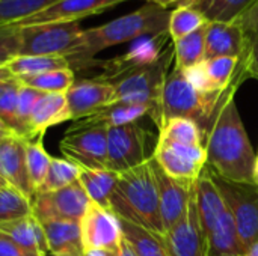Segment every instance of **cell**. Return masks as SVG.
Returning <instances> with one entry per match:
<instances>
[{"label":"cell","mask_w":258,"mask_h":256,"mask_svg":"<svg viewBox=\"0 0 258 256\" xmlns=\"http://www.w3.org/2000/svg\"><path fill=\"white\" fill-rule=\"evenodd\" d=\"M245 78H248L246 72L242 63H239L233 83L222 92L204 128V148L207 152V167L213 174L233 183L257 184V155L234 100L236 91Z\"/></svg>","instance_id":"1"},{"label":"cell","mask_w":258,"mask_h":256,"mask_svg":"<svg viewBox=\"0 0 258 256\" xmlns=\"http://www.w3.org/2000/svg\"><path fill=\"white\" fill-rule=\"evenodd\" d=\"M171 11L147 3L138 11L112 20L106 24L86 29L83 32L82 45L74 56H71L70 65H82L91 62L92 57L113 45L141 39L145 36H159L168 33Z\"/></svg>","instance_id":"2"},{"label":"cell","mask_w":258,"mask_h":256,"mask_svg":"<svg viewBox=\"0 0 258 256\" xmlns=\"http://www.w3.org/2000/svg\"><path fill=\"white\" fill-rule=\"evenodd\" d=\"M109 208L118 219L128 220L156 235L165 234L151 158L147 163L118 175Z\"/></svg>","instance_id":"3"},{"label":"cell","mask_w":258,"mask_h":256,"mask_svg":"<svg viewBox=\"0 0 258 256\" xmlns=\"http://www.w3.org/2000/svg\"><path fill=\"white\" fill-rule=\"evenodd\" d=\"M222 92H203L186 78L183 71L172 68L150 116L157 127L172 118H187L200 124L204 130Z\"/></svg>","instance_id":"4"},{"label":"cell","mask_w":258,"mask_h":256,"mask_svg":"<svg viewBox=\"0 0 258 256\" xmlns=\"http://www.w3.org/2000/svg\"><path fill=\"white\" fill-rule=\"evenodd\" d=\"M174 60V44L171 41V44L163 48L157 60L127 69L104 81L113 84L115 101L145 104L154 110L162 92V86L169 74V68Z\"/></svg>","instance_id":"5"},{"label":"cell","mask_w":258,"mask_h":256,"mask_svg":"<svg viewBox=\"0 0 258 256\" xmlns=\"http://www.w3.org/2000/svg\"><path fill=\"white\" fill-rule=\"evenodd\" d=\"M20 29V53L24 56H63L77 53L83 39V29L77 21L47 23Z\"/></svg>","instance_id":"6"},{"label":"cell","mask_w":258,"mask_h":256,"mask_svg":"<svg viewBox=\"0 0 258 256\" xmlns=\"http://www.w3.org/2000/svg\"><path fill=\"white\" fill-rule=\"evenodd\" d=\"M212 177L234 219L239 237L246 252L248 247L258 241V184L233 183L213 172Z\"/></svg>","instance_id":"7"},{"label":"cell","mask_w":258,"mask_h":256,"mask_svg":"<svg viewBox=\"0 0 258 256\" xmlns=\"http://www.w3.org/2000/svg\"><path fill=\"white\" fill-rule=\"evenodd\" d=\"M150 134L138 122L109 127L107 169L119 175L147 163L153 155L148 151Z\"/></svg>","instance_id":"8"},{"label":"cell","mask_w":258,"mask_h":256,"mask_svg":"<svg viewBox=\"0 0 258 256\" xmlns=\"http://www.w3.org/2000/svg\"><path fill=\"white\" fill-rule=\"evenodd\" d=\"M107 130L73 124L59 143L63 157L83 169H107Z\"/></svg>","instance_id":"9"},{"label":"cell","mask_w":258,"mask_h":256,"mask_svg":"<svg viewBox=\"0 0 258 256\" xmlns=\"http://www.w3.org/2000/svg\"><path fill=\"white\" fill-rule=\"evenodd\" d=\"M89 204V196L82 184L76 181L54 192L36 193L32 201V211L41 223L50 220L80 222Z\"/></svg>","instance_id":"10"},{"label":"cell","mask_w":258,"mask_h":256,"mask_svg":"<svg viewBox=\"0 0 258 256\" xmlns=\"http://www.w3.org/2000/svg\"><path fill=\"white\" fill-rule=\"evenodd\" d=\"M153 158L168 177L190 184L198 180L207 166V152L204 145L189 146L157 142L153 151Z\"/></svg>","instance_id":"11"},{"label":"cell","mask_w":258,"mask_h":256,"mask_svg":"<svg viewBox=\"0 0 258 256\" xmlns=\"http://www.w3.org/2000/svg\"><path fill=\"white\" fill-rule=\"evenodd\" d=\"M82 244L85 250L118 252L124 237L119 219L107 208L91 202L80 220Z\"/></svg>","instance_id":"12"},{"label":"cell","mask_w":258,"mask_h":256,"mask_svg":"<svg viewBox=\"0 0 258 256\" xmlns=\"http://www.w3.org/2000/svg\"><path fill=\"white\" fill-rule=\"evenodd\" d=\"M151 166L154 170L157 190H159V204H160V217L165 228V232L177 226L186 216L192 196L195 183H183L168 177L163 169L156 163L151 155Z\"/></svg>","instance_id":"13"},{"label":"cell","mask_w":258,"mask_h":256,"mask_svg":"<svg viewBox=\"0 0 258 256\" xmlns=\"http://www.w3.org/2000/svg\"><path fill=\"white\" fill-rule=\"evenodd\" d=\"M157 237L172 256H210L209 240L200 222L195 195L192 196L189 210L183 220Z\"/></svg>","instance_id":"14"},{"label":"cell","mask_w":258,"mask_h":256,"mask_svg":"<svg viewBox=\"0 0 258 256\" xmlns=\"http://www.w3.org/2000/svg\"><path fill=\"white\" fill-rule=\"evenodd\" d=\"M27 139L11 133L0 142V175L8 186L33 201L36 192L27 170Z\"/></svg>","instance_id":"15"},{"label":"cell","mask_w":258,"mask_h":256,"mask_svg":"<svg viewBox=\"0 0 258 256\" xmlns=\"http://www.w3.org/2000/svg\"><path fill=\"white\" fill-rule=\"evenodd\" d=\"M65 97L73 121H79L115 103V88L100 78L80 80L74 81Z\"/></svg>","instance_id":"16"},{"label":"cell","mask_w":258,"mask_h":256,"mask_svg":"<svg viewBox=\"0 0 258 256\" xmlns=\"http://www.w3.org/2000/svg\"><path fill=\"white\" fill-rule=\"evenodd\" d=\"M127 0H59L47 9L32 15L14 27H26L47 23H68L80 21L86 17L101 14Z\"/></svg>","instance_id":"17"},{"label":"cell","mask_w":258,"mask_h":256,"mask_svg":"<svg viewBox=\"0 0 258 256\" xmlns=\"http://www.w3.org/2000/svg\"><path fill=\"white\" fill-rule=\"evenodd\" d=\"M248 33L237 23H207L206 59L231 56L242 57L246 51ZM204 59V60H206Z\"/></svg>","instance_id":"18"},{"label":"cell","mask_w":258,"mask_h":256,"mask_svg":"<svg viewBox=\"0 0 258 256\" xmlns=\"http://www.w3.org/2000/svg\"><path fill=\"white\" fill-rule=\"evenodd\" d=\"M194 195H195L200 222L204 229V234L207 235L213 229V226L216 225L222 213L227 210L225 201L222 199L221 192L207 166L204 167V170L195 181Z\"/></svg>","instance_id":"19"},{"label":"cell","mask_w":258,"mask_h":256,"mask_svg":"<svg viewBox=\"0 0 258 256\" xmlns=\"http://www.w3.org/2000/svg\"><path fill=\"white\" fill-rule=\"evenodd\" d=\"M68 121H73V118L65 94H44L33 109L27 130V140L44 136L50 127Z\"/></svg>","instance_id":"20"},{"label":"cell","mask_w":258,"mask_h":256,"mask_svg":"<svg viewBox=\"0 0 258 256\" xmlns=\"http://www.w3.org/2000/svg\"><path fill=\"white\" fill-rule=\"evenodd\" d=\"M48 250L53 256H82V232L80 222L50 220L42 223Z\"/></svg>","instance_id":"21"},{"label":"cell","mask_w":258,"mask_h":256,"mask_svg":"<svg viewBox=\"0 0 258 256\" xmlns=\"http://www.w3.org/2000/svg\"><path fill=\"white\" fill-rule=\"evenodd\" d=\"M151 107L145 104H133V103H125V101H115L101 110L95 112L91 116L82 118L79 121H74L77 125H104V127H118V125H125L132 122H138L145 115L151 113Z\"/></svg>","instance_id":"22"},{"label":"cell","mask_w":258,"mask_h":256,"mask_svg":"<svg viewBox=\"0 0 258 256\" xmlns=\"http://www.w3.org/2000/svg\"><path fill=\"white\" fill-rule=\"evenodd\" d=\"M2 232L9 235L20 247L39 256H48V243L42 223L32 214L24 219L15 220L0 228Z\"/></svg>","instance_id":"23"},{"label":"cell","mask_w":258,"mask_h":256,"mask_svg":"<svg viewBox=\"0 0 258 256\" xmlns=\"http://www.w3.org/2000/svg\"><path fill=\"white\" fill-rule=\"evenodd\" d=\"M210 256H242L245 247L239 237L234 219L227 208L213 229L207 234Z\"/></svg>","instance_id":"24"},{"label":"cell","mask_w":258,"mask_h":256,"mask_svg":"<svg viewBox=\"0 0 258 256\" xmlns=\"http://www.w3.org/2000/svg\"><path fill=\"white\" fill-rule=\"evenodd\" d=\"M255 2L257 0H183L180 5L198 11L209 23H236Z\"/></svg>","instance_id":"25"},{"label":"cell","mask_w":258,"mask_h":256,"mask_svg":"<svg viewBox=\"0 0 258 256\" xmlns=\"http://www.w3.org/2000/svg\"><path fill=\"white\" fill-rule=\"evenodd\" d=\"M79 183L85 189L91 202H95L107 210L110 196L118 183V174L109 169H83L80 167Z\"/></svg>","instance_id":"26"},{"label":"cell","mask_w":258,"mask_h":256,"mask_svg":"<svg viewBox=\"0 0 258 256\" xmlns=\"http://www.w3.org/2000/svg\"><path fill=\"white\" fill-rule=\"evenodd\" d=\"M204 130L200 124L187 118H172L159 127L157 142L200 146L204 145Z\"/></svg>","instance_id":"27"},{"label":"cell","mask_w":258,"mask_h":256,"mask_svg":"<svg viewBox=\"0 0 258 256\" xmlns=\"http://www.w3.org/2000/svg\"><path fill=\"white\" fill-rule=\"evenodd\" d=\"M6 68L11 71V74L15 78H23V77L39 75V74L54 71V69L71 68V65H70V60L63 56L18 54L6 63Z\"/></svg>","instance_id":"28"},{"label":"cell","mask_w":258,"mask_h":256,"mask_svg":"<svg viewBox=\"0 0 258 256\" xmlns=\"http://www.w3.org/2000/svg\"><path fill=\"white\" fill-rule=\"evenodd\" d=\"M206 27L197 29L195 32L180 38L178 41H174V68L186 71L189 68H194L204 62L206 59Z\"/></svg>","instance_id":"29"},{"label":"cell","mask_w":258,"mask_h":256,"mask_svg":"<svg viewBox=\"0 0 258 256\" xmlns=\"http://www.w3.org/2000/svg\"><path fill=\"white\" fill-rule=\"evenodd\" d=\"M119 223L124 240L138 256H172L156 234L124 219H119Z\"/></svg>","instance_id":"30"},{"label":"cell","mask_w":258,"mask_h":256,"mask_svg":"<svg viewBox=\"0 0 258 256\" xmlns=\"http://www.w3.org/2000/svg\"><path fill=\"white\" fill-rule=\"evenodd\" d=\"M59 0H0V29L14 27Z\"/></svg>","instance_id":"31"},{"label":"cell","mask_w":258,"mask_h":256,"mask_svg":"<svg viewBox=\"0 0 258 256\" xmlns=\"http://www.w3.org/2000/svg\"><path fill=\"white\" fill-rule=\"evenodd\" d=\"M239 63L240 59L231 56L206 59L203 62L204 72L215 92H222L233 83L236 72L239 69Z\"/></svg>","instance_id":"32"},{"label":"cell","mask_w":258,"mask_h":256,"mask_svg":"<svg viewBox=\"0 0 258 256\" xmlns=\"http://www.w3.org/2000/svg\"><path fill=\"white\" fill-rule=\"evenodd\" d=\"M24 86L33 88L44 94H67L68 89L74 84V71L73 68L54 69L39 75L18 78Z\"/></svg>","instance_id":"33"},{"label":"cell","mask_w":258,"mask_h":256,"mask_svg":"<svg viewBox=\"0 0 258 256\" xmlns=\"http://www.w3.org/2000/svg\"><path fill=\"white\" fill-rule=\"evenodd\" d=\"M32 214L30 199L11 186L0 187V228Z\"/></svg>","instance_id":"34"},{"label":"cell","mask_w":258,"mask_h":256,"mask_svg":"<svg viewBox=\"0 0 258 256\" xmlns=\"http://www.w3.org/2000/svg\"><path fill=\"white\" fill-rule=\"evenodd\" d=\"M42 137L44 136L27 140V148H26L27 170H29V177H30L35 192H38L39 187L42 186V183L48 174L51 160H53V157L45 151V148L42 145Z\"/></svg>","instance_id":"35"},{"label":"cell","mask_w":258,"mask_h":256,"mask_svg":"<svg viewBox=\"0 0 258 256\" xmlns=\"http://www.w3.org/2000/svg\"><path fill=\"white\" fill-rule=\"evenodd\" d=\"M79 175H80V167L73 161L67 160L65 157L53 158L48 174L36 193H48L71 186L73 183L79 181Z\"/></svg>","instance_id":"36"},{"label":"cell","mask_w":258,"mask_h":256,"mask_svg":"<svg viewBox=\"0 0 258 256\" xmlns=\"http://www.w3.org/2000/svg\"><path fill=\"white\" fill-rule=\"evenodd\" d=\"M209 21L195 9L189 6L178 5L174 11H171L169 24H168V35L171 41H178L180 38L195 32L197 29L203 27Z\"/></svg>","instance_id":"37"},{"label":"cell","mask_w":258,"mask_h":256,"mask_svg":"<svg viewBox=\"0 0 258 256\" xmlns=\"http://www.w3.org/2000/svg\"><path fill=\"white\" fill-rule=\"evenodd\" d=\"M21 81L15 77L0 83V121L12 131L17 122V106Z\"/></svg>","instance_id":"38"},{"label":"cell","mask_w":258,"mask_h":256,"mask_svg":"<svg viewBox=\"0 0 258 256\" xmlns=\"http://www.w3.org/2000/svg\"><path fill=\"white\" fill-rule=\"evenodd\" d=\"M42 95H44V92L36 91L29 86H24L21 83V89L18 94V106H17V122H15V128H14V131L17 134L27 139V130H29L33 109Z\"/></svg>","instance_id":"39"},{"label":"cell","mask_w":258,"mask_h":256,"mask_svg":"<svg viewBox=\"0 0 258 256\" xmlns=\"http://www.w3.org/2000/svg\"><path fill=\"white\" fill-rule=\"evenodd\" d=\"M20 53V29H0V66H5L11 59Z\"/></svg>","instance_id":"40"},{"label":"cell","mask_w":258,"mask_h":256,"mask_svg":"<svg viewBox=\"0 0 258 256\" xmlns=\"http://www.w3.org/2000/svg\"><path fill=\"white\" fill-rule=\"evenodd\" d=\"M240 63L248 78L258 80V32L248 33V45L245 54L240 57Z\"/></svg>","instance_id":"41"},{"label":"cell","mask_w":258,"mask_h":256,"mask_svg":"<svg viewBox=\"0 0 258 256\" xmlns=\"http://www.w3.org/2000/svg\"><path fill=\"white\" fill-rule=\"evenodd\" d=\"M0 256H39L20 247L9 235L0 231Z\"/></svg>","instance_id":"42"},{"label":"cell","mask_w":258,"mask_h":256,"mask_svg":"<svg viewBox=\"0 0 258 256\" xmlns=\"http://www.w3.org/2000/svg\"><path fill=\"white\" fill-rule=\"evenodd\" d=\"M243 27L246 33H254L258 32V0L236 21Z\"/></svg>","instance_id":"43"},{"label":"cell","mask_w":258,"mask_h":256,"mask_svg":"<svg viewBox=\"0 0 258 256\" xmlns=\"http://www.w3.org/2000/svg\"><path fill=\"white\" fill-rule=\"evenodd\" d=\"M116 256H138L135 253V250L130 247V244L125 241V240H122V243H121V246H119V249H118V252H116Z\"/></svg>","instance_id":"44"},{"label":"cell","mask_w":258,"mask_h":256,"mask_svg":"<svg viewBox=\"0 0 258 256\" xmlns=\"http://www.w3.org/2000/svg\"><path fill=\"white\" fill-rule=\"evenodd\" d=\"M144 2H147V3H150V5H156V6H160V8H168V6H171V5H180L183 0H144Z\"/></svg>","instance_id":"45"},{"label":"cell","mask_w":258,"mask_h":256,"mask_svg":"<svg viewBox=\"0 0 258 256\" xmlns=\"http://www.w3.org/2000/svg\"><path fill=\"white\" fill-rule=\"evenodd\" d=\"M82 256H116V252H109V250H85Z\"/></svg>","instance_id":"46"},{"label":"cell","mask_w":258,"mask_h":256,"mask_svg":"<svg viewBox=\"0 0 258 256\" xmlns=\"http://www.w3.org/2000/svg\"><path fill=\"white\" fill-rule=\"evenodd\" d=\"M12 77H14V75H12L11 71L6 68V65H5V66H0V83L9 80V78H12Z\"/></svg>","instance_id":"47"},{"label":"cell","mask_w":258,"mask_h":256,"mask_svg":"<svg viewBox=\"0 0 258 256\" xmlns=\"http://www.w3.org/2000/svg\"><path fill=\"white\" fill-rule=\"evenodd\" d=\"M11 133H15V131H12L9 127H6V125L0 121V142H2L6 136H9Z\"/></svg>","instance_id":"48"},{"label":"cell","mask_w":258,"mask_h":256,"mask_svg":"<svg viewBox=\"0 0 258 256\" xmlns=\"http://www.w3.org/2000/svg\"><path fill=\"white\" fill-rule=\"evenodd\" d=\"M242 256H258V241H255L251 247H248Z\"/></svg>","instance_id":"49"},{"label":"cell","mask_w":258,"mask_h":256,"mask_svg":"<svg viewBox=\"0 0 258 256\" xmlns=\"http://www.w3.org/2000/svg\"><path fill=\"white\" fill-rule=\"evenodd\" d=\"M255 181L258 184V155H257V161H255Z\"/></svg>","instance_id":"50"},{"label":"cell","mask_w":258,"mask_h":256,"mask_svg":"<svg viewBox=\"0 0 258 256\" xmlns=\"http://www.w3.org/2000/svg\"><path fill=\"white\" fill-rule=\"evenodd\" d=\"M6 186H8L6 181H5V180L2 178V175H0V187H6Z\"/></svg>","instance_id":"51"}]
</instances>
